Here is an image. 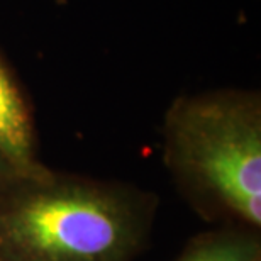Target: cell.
I'll use <instances>...</instances> for the list:
<instances>
[{"label":"cell","mask_w":261,"mask_h":261,"mask_svg":"<svg viewBox=\"0 0 261 261\" xmlns=\"http://www.w3.org/2000/svg\"><path fill=\"white\" fill-rule=\"evenodd\" d=\"M19 175H20L19 171L4 158L2 153H0V187H4L7 181H10V180L15 178V176H19Z\"/></svg>","instance_id":"obj_5"},{"label":"cell","mask_w":261,"mask_h":261,"mask_svg":"<svg viewBox=\"0 0 261 261\" xmlns=\"http://www.w3.org/2000/svg\"><path fill=\"white\" fill-rule=\"evenodd\" d=\"M168 149L175 170L251 227L261 224V121L251 102L211 97L185 102L171 114Z\"/></svg>","instance_id":"obj_2"},{"label":"cell","mask_w":261,"mask_h":261,"mask_svg":"<svg viewBox=\"0 0 261 261\" xmlns=\"http://www.w3.org/2000/svg\"><path fill=\"white\" fill-rule=\"evenodd\" d=\"M0 153L20 175L43 168L34 160L33 129L17 88L0 65Z\"/></svg>","instance_id":"obj_3"},{"label":"cell","mask_w":261,"mask_h":261,"mask_svg":"<svg viewBox=\"0 0 261 261\" xmlns=\"http://www.w3.org/2000/svg\"><path fill=\"white\" fill-rule=\"evenodd\" d=\"M153 205L119 187L44 168L0 187V261H130Z\"/></svg>","instance_id":"obj_1"},{"label":"cell","mask_w":261,"mask_h":261,"mask_svg":"<svg viewBox=\"0 0 261 261\" xmlns=\"http://www.w3.org/2000/svg\"><path fill=\"white\" fill-rule=\"evenodd\" d=\"M261 246L256 234L221 231L198 238L178 261H259Z\"/></svg>","instance_id":"obj_4"}]
</instances>
